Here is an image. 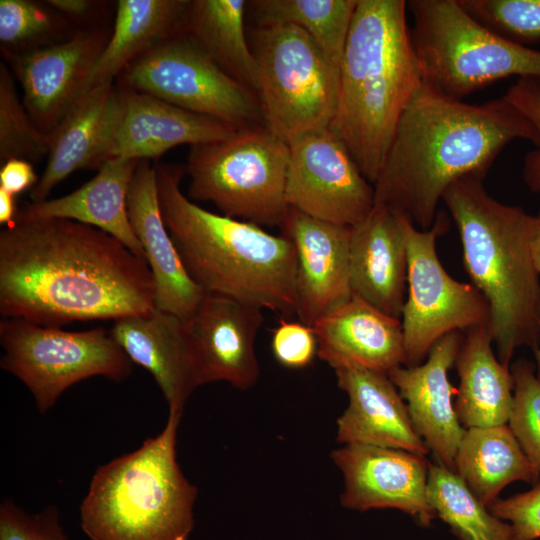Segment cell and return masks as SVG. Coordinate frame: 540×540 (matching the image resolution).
Here are the masks:
<instances>
[{"instance_id": "7", "label": "cell", "mask_w": 540, "mask_h": 540, "mask_svg": "<svg viewBox=\"0 0 540 540\" xmlns=\"http://www.w3.org/2000/svg\"><path fill=\"white\" fill-rule=\"evenodd\" d=\"M407 8L424 83L433 90L462 100L500 79L540 78V50L487 30L457 0H410Z\"/></svg>"}, {"instance_id": "5", "label": "cell", "mask_w": 540, "mask_h": 540, "mask_svg": "<svg viewBox=\"0 0 540 540\" xmlns=\"http://www.w3.org/2000/svg\"><path fill=\"white\" fill-rule=\"evenodd\" d=\"M483 179L456 181L442 201L457 226L465 270L487 301L497 358L510 368L518 348L535 352L540 343V276L530 249L534 216L491 197Z\"/></svg>"}, {"instance_id": "33", "label": "cell", "mask_w": 540, "mask_h": 540, "mask_svg": "<svg viewBox=\"0 0 540 540\" xmlns=\"http://www.w3.org/2000/svg\"><path fill=\"white\" fill-rule=\"evenodd\" d=\"M78 29L45 1H0L1 53H23L70 38Z\"/></svg>"}, {"instance_id": "44", "label": "cell", "mask_w": 540, "mask_h": 540, "mask_svg": "<svg viewBox=\"0 0 540 540\" xmlns=\"http://www.w3.org/2000/svg\"><path fill=\"white\" fill-rule=\"evenodd\" d=\"M530 249L534 266L540 276V209L536 216L530 238Z\"/></svg>"}, {"instance_id": "4", "label": "cell", "mask_w": 540, "mask_h": 540, "mask_svg": "<svg viewBox=\"0 0 540 540\" xmlns=\"http://www.w3.org/2000/svg\"><path fill=\"white\" fill-rule=\"evenodd\" d=\"M407 1L358 0L340 63L330 129L374 186L399 119L424 84Z\"/></svg>"}, {"instance_id": "29", "label": "cell", "mask_w": 540, "mask_h": 540, "mask_svg": "<svg viewBox=\"0 0 540 540\" xmlns=\"http://www.w3.org/2000/svg\"><path fill=\"white\" fill-rule=\"evenodd\" d=\"M454 472L487 508L508 484L533 483L540 477L508 424L467 428L456 452Z\"/></svg>"}, {"instance_id": "43", "label": "cell", "mask_w": 540, "mask_h": 540, "mask_svg": "<svg viewBox=\"0 0 540 540\" xmlns=\"http://www.w3.org/2000/svg\"><path fill=\"white\" fill-rule=\"evenodd\" d=\"M18 210L16 195L0 188V224L4 227L14 224Z\"/></svg>"}, {"instance_id": "41", "label": "cell", "mask_w": 540, "mask_h": 540, "mask_svg": "<svg viewBox=\"0 0 540 540\" xmlns=\"http://www.w3.org/2000/svg\"><path fill=\"white\" fill-rule=\"evenodd\" d=\"M39 179L31 162L23 159H9L1 164L0 188L14 195L32 190Z\"/></svg>"}, {"instance_id": "9", "label": "cell", "mask_w": 540, "mask_h": 540, "mask_svg": "<svg viewBox=\"0 0 540 540\" xmlns=\"http://www.w3.org/2000/svg\"><path fill=\"white\" fill-rule=\"evenodd\" d=\"M251 33L255 92L266 128L285 142L329 128L338 103L339 66L295 26H256Z\"/></svg>"}, {"instance_id": "26", "label": "cell", "mask_w": 540, "mask_h": 540, "mask_svg": "<svg viewBox=\"0 0 540 540\" xmlns=\"http://www.w3.org/2000/svg\"><path fill=\"white\" fill-rule=\"evenodd\" d=\"M119 104L115 82L89 89L49 134L46 167L30 191L33 202L46 200L53 188L80 169H99L100 157Z\"/></svg>"}, {"instance_id": "2", "label": "cell", "mask_w": 540, "mask_h": 540, "mask_svg": "<svg viewBox=\"0 0 540 540\" xmlns=\"http://www.w3.org/2000/svg\"><path fill=\"white\" fill-rule=\"evenodd\" d=\"M516 139L540 143L534 126L505 96L474 105L424 83L399 119L374 184L375 204L427 230L445 191L467 176L485 178Z\"/></svg>"}, {"instance_id": "6", "label": "cell", "mask_w": 540, "mask_h": 540, "mask_svg": "<svg viewBox=\"0 0 540 540\" xmlns=\"http://www.w3.org/2000/svg\"><path fill=\"white\" fill-rule=\"evenodd\" d=\"M181 415L169 412L158 435L96 469L80 505L90 540L189 539L198 490L177 461Z\"/></svg>"}, {"instance_id": "30", "label": "cell", "mask_w": 540, "mask_h": 540, "mask_svg": "<svg viewBox=\"0 0 540 540\" xmlns=\"http://www.w3.org/2000/svg\"><path fill=\"white\" fill-rule=\"evenodd\" d=\"M246 12L244 0L190 1L181 33L225 73L255 92L257 64L245 33Z\"/></svg>"}, {"instance_id": "21", "label": "cell", "mask_w": 540, "mask_h": 540, "mask_svg": "<svg viewBox=\"0 0 540 540\" xmlns=\"http://www.w3.org/2000/svg\"><path fill=\"white\" fill-rule=\"evenodd\" d=\"M407 269V248L399 215L387 206L375 204L363 221L351 227V294L401 319Z\"/></svg>"}, {"instance_id": "14", "label": "cell", "mask_w": 540, "mask_h": 540, "mask_svg": "<svg viewBox=\"0 0 540 540\" xmlns=\"http://www.w3.org/2000/svg\"><path fill=\"white\" fill-rule=\"evenodd\" d=\"M111 30L78 29L70 38L28 52L1 53L23 90L34 124L50 134L88 91V80Z\"/></svg>"}, {"instance_id": "23", "label": "cell", "mask_w": 540, "mask_h": 540, "mask_svg": "<svg viewBox=\"0 0 540 540\" xmlns=\"http://www.w3.org/2000/svg\"><path fill=\"white\" fill-rule=\"evenodd\" d=\"M128 215L142 245L155 286V308L189 318L205 292L188 274L164 224L158 199L155 165L141 160L128 194Z\"/></svg>"}, {"instance_id": "18", "label": "cell", "mask_w": 540, "mask_h": 540, "mask_svg": "<svg viewBox=\"0 0 540 540\" xmlns=\"http://www.w3.org/2000/svg\"><path fill=\"white\" fill-rule=\"evenodd\" d=\"M280 229L296 254V315L299 321L312 326L352 296L351 227L322 221L290 207Z\"/></svg>"}, {"instance_id": "35", "label": "cell", "mask_w": 540, "mask_h": 540, "mask_svg": "<svg viewBox=\"0 0 540 540\" xmlns=\"http://www.w3.org/2000/svg\"><path fill=\"white\" fill-rule=\"evenodd\" d=\"M478 24L511 42H540V0H457Z\"/></svg>"}, {"instance_id": "10", "label": "cell", "mask_w": 540, "mask_h": 540, "mask_svg": "<svg viewBox=\"0 0 540 540\" xmlns=\"http://www.w3.org/2000/svg\"><path fill=\"white\" fill-rule=\"evenodd\" d=\"M0 344V367L27 387L42 414L74 384L95 376L121 382L133 371L134 363L105 328L68 331L2 318Z\"/></svg>"}, {"instance_id": "1", "label": "cell", "mask_w": 540, "mask_h": 540, "mask_svg": "<svg viewBox=\"0 0 540 540\" xmlns=\"http://www.w3.org/2000/svg\"><path fill=\"white\" fill-rule=\"evenodd\" d=\"M147 262L96 227L69 219L0 231V314L37 325L117 320L155 308Z\"/></svg>"}, {"instance_id": "15", "label": "cell", "mask_w": 540, "mask_h": 540, "mask_svg": "<svg viewBox=\"0 0 540 540\" xmlns=\"http://www.w3.org/2000/svg\"><path fill=\"white\" fill-rule=\"evenodd\" d=\"M331 458L344 479L341 504L352 510L398 509L429 526L437 516L427 498L429 463L423 455L349 444Z\"/></svg>"}, {"instance_id": "31", "label": "cell", "mask_w": 540, "mask_h": 540, "mask_svg": "<svg viewBox=\"0 0 540 540\" xmlns=\"http://www.w3.org/2000/svg\"><path fill=\"white\" fill-rule=\"evenodd\" d=\"M358 0H253L247 12L256 26L292 25L304 31L340 68Z\"/></svg>"}, {"instance_id": "22", "label": "cell", "mask_w": 540, "mask_h": 540, "mask_svg": "<svg viewBox=\"0 0 540 540\" xmlns=\"http://www.w3.org/2000/svg\"><path fill=\"white\" fill-rule=\"evenodd\" d=\"M317 356L334 370L363 368L388 373L405 363L401 319L351 296L312 326Z\"/></svg>"}, {"instance_id": "25", "label": "cell", "mask_w": 540, "mask_h": 540, "mask_svg": "<svg viewBox=\"0 0 540 540\" xmlns=\"http://www.w3.org/2000/svg\"><path fill=\"white\" fill-rule=\"evenodd\" d=\"M141 160L111 159L75 191L54 199L29 202L19 208L15 222L69 219L101 229L146 261L128 215V194Z\"/></svg>"}, {"instance_id": "12", "label": "cell", "mask_w": 540, "mask_h": 540, "mask_svg": "<svg viewBox=\"0 0 540 540\" xmlns=\"http://www.w3.org/2000/svg\"><path fill=\"white\" fill-rule=\"evenodd\" d=\"M397 212V211H396ZM407 248V296L401 314L407 367L420 365L443 336L487 326L489 307L472 284L453 279L436 252V239L449 228L444 212L427 230H419L405 214L397 212Z\"/></svg>"}, {"instance_id": "16", "label": "cell", "mask_w": 540, "mask_h": 540, "mask_svg": "<svg viewBox=\"0 0 540 540\" xmlns=\"http://www.w3.org/2000/svg\"><path fill=\"white\" fill-rule=\"evenodd\" d=\"M262 308L233 298L205 293L194 313L184 319L198 385L224 381L240 390L259 379L255 340Z\"/></svg>"}, {"instance_id": "42", "label": "cell", "mask_w": 540, "mask_h": 540, "mask_svg": "<svg viewBox=\"0 0 540 540\" xmlns=\"http://www.w3.org/2000/svg\"><path fill=\"white\" fill-rule=\"evenodd\" d=\"M50 7L60 13L73 26L90 25V27H98L94 25L97 19L101 18L105 12L103 2L91 0H46Z\"/></svg>"}, {"instance_id": "39", "label": "cell", "mask_w": 540, "mask_h": 540, "mask_svg": "<svg viewBox=\"0 0 540 540\" xmlns=\"http://www.w3.org/2000/svg\"><path fill=\"white\" fill-rule=\"evenodd\" d=\"M271 348L276 360L291 369L309 366L317 356V339L311 326L281 318L272 330Z\"/></svg>"}, {"instance_id": "40", "label": "cell", "mask_w": 540, "mask_h": 540, "mask_svg": "<svg viewBox=\"0 0 540 540\" xmlns=\"http://www.w3.org/2000/svg\"><path fill=\"white\" fill-rule=\"evenodd\" d=\"M488 510L497 518L510 522L511 540L540 538V480L527 492L498 498Z\"/></svg>"}, {"instance_id": "37", "label": "cell", "mask_w": 540, "mask_h": 540, "mask_svg": "<svg viewBox=\"0 0 540 540\" xmlns=\"http://www.w3.org/2000/svg\"><path fill=\"white\" fill-rule=\"evenodd\" d=\"M0 540H73L65 532L59 510L47 506L29 513L12 499L0 504Z\"/></svg>"}, {"instance_id": "27", "label": "cell", "mask_w": 540, "mask_h": 540, "mask_svg": "<svg viewBox=\"0 0 540 540\" xmlns=\"http://www.w3.org/2000/svg\"><path fill=\"white\" fill-rule=\"evenodd\" d=\"M454 365L459 376L454 408L460 423L467 428L507 424L513 377L495 356L487 326L466 330Z\"/></svg>"}, {"instance_id": "36", "label": "cell", "mask_w": 540, "mask_h": 540, "mask_svg": "<svg viewBox=\"0 0 540 540\" xmlns=\"http://www.w3.org/2000/svg\"><path fill=\"white\" fill-rule=\"evenodd\" d=\"M513 403L508 426L523 452L540 473V381L534 365L520 359L510 365Z\"/></svg>"}, {"instance_id": "13", "label": "cell", "mask_w": 540, "mask_h": 540, "mask_svg": "<svg viewBox=\"0 0 540 540\" xmlns=\"http://www.w3.org/2000/svg\"><path fill=\"white\" fill-rule=\"evenodd\" d=\"M287 143L285 199L289 207L346 227L370 214L375 205L374 186L330 127L301 132Z\"/></svg>"}, {"instance_id": "19", "label": "cell", "mask_w": 540, "mask_h": 540, "mask_svg": "<svg viewBox=\"0 0 540 540\" xmlns=\"http://www.w3.org/2000/svg\"><path fill=\"white\" fill-rule=\"evenodd\" d=\"M462 334L451 332L430 349L423 364L397 367L388 372L406 406L417 434L438 459L454 471L456 452L465 432L452 403L456 389L448 371L454 365Z\"/></svg>"}, {"instance_id": "3", "label": "cell", "mask_w": 540, "mask_h": 540, "mask_svg": "<svg viewBox=\"0 0 540 540\" xmlns=\"http://www.w3.org/2000/svg\"><path fill=\"white\" fill-rule=\"evenodd\" d=\"M154 165L161 215L192 280L207 294L285 317L296 314L292 242L283 234L198 206L180 188L185 166Z\"/></svg>"}, {"instance_id": "17", "label": "cell", "mask_w": 540, "mask_h": 540, "mask_svg": "<svg viewBox=\"0 0 540 540\" xmlns=\"http://www.w3.org/2000/svg\"><path fill=\"white\" fill-rule=\"evenodd\" d=\"M117 87L119 104L100 166L111 159L156 161L178 145L215 142L238 130L149 94Z\"/></svg>"}, {"instance_id": "28", "label": "cell", "mask_w": 540, "mask_h": 540, "mask_svg": "<svg viewBox=\"0 0 540 540\" xmlns=\"http://www.w3.org/2000/svg\"><path fill=\"white\" fill-rule=\"evenodd\" d=\"M188 0H119L110 37L93 67L88 90L115 82L136 58L183 30Z\"/></svg>"}, {"instance_id": "32", "label": "cell", "mask_w": 540, "mask_h": 540, "mask_svg": "<svg viewBox=\"0 0 540 540\" xmlns=\"http://www.w3.org/2000/svg\"><path fill=\"white\" fill-rule=\"evenodd\" d=\"M427 498L461 540H511L509 523L494 516L453 470L429 464Z\"/></svg>"}, {"instance_id": "45", "label": "cell", "mask_w": 540, "mask_h": 540, "mask_svg": "<svg viewBox=\"0 0 540 540\" xmlns=\"http://www.w3.org/2000/svg\"><path fill=\"white\" fill-rule=\"evenodd\" d=\"M537 364V378L540 381V347L534 352Z\"/></svg>"}, {"instance_id": "38", "label": "cell", "mask_w": 540, "mask_h": 540, "mask_svg": "<svg viewBox=\"0 0 540 540\" xmlns=\"http://www.w3.org/2000/svg\"><path fill=\"white\" fill-rule=\"evenodd\" d=\"M504 96L531 122L540 142V78H518ZM522 179L531 192L540 193V143L525 155Z\"/></svg>"}, {"instance_id": "34", "label": "cell", "mask_w": 540, "mask_h": 540, "mask_svg": "<svg viewBox=\"0 0 540 540\" xmlns=\"http://www.w3.org/2000/svg\"><path fill=\"white\" fill-rule=\"evenodd\" d=\"M50 135L32 121L17 93L9 66L0 63V164L9 159L33 163L47 158Z\"/></svg>"}, {"instance_id": "8", "label": "cell", "mask_w": 540, "mask_h": 540, "mask_svg": "<svg viewBox=\"0 0 540 540\" xmlns=\"http://www.w3.org/2000/svg\"><path fill=\"white\" fill-rule=\"evenodd\" d=\"M289 157L288 143L265 125L191 146L185 165L189 196L213 203L222 215L281 227L290 208L285 199Z\"/></svg>"}, {"instance_id": "11", "label": "cell", "mask_w": 540, "mask_h": 540, "mask_svg": "<svg viewBox=\"0 0 540 540\" xmlns=\"http://www.w3.org/2000/svg\"><path fill=\"white\" fill-rule=\"evenodd\" d=\"M116 85L237 129L265 125L257 94L225 73L183 33L132 61Z\"/></svg>"}, {"instance_id": "24", "label": "cell", "mask_w": 540, "mask_h": 540, "mask_svg": "<svg viewBox=\"0 0 540 540\" xmlns=\"http://www.w3.org/2000/svg\"><path fill=\"white\" fill-rule=\"evenodd\" d=\"M110 333L129 359L153 376L169 412L182 413L199 387L184 319L154 308L115 320Z\"/></svg>"}, {"instance_id": "20", "label": "cell", "mask_w": 540, "mask_h": 540, "mask_svg": "<svg viewBox=\"0 0 540 540\" xmlns=\"http://www.w3.org/2000/svg\"><path fill=\"white\" fill-rule=\"evenodd\" d=\"M334 371L338 386L348 396V406L337 419L338 443L428 453L388 373L363 368Z\"/></svg>"}]
</instances>
